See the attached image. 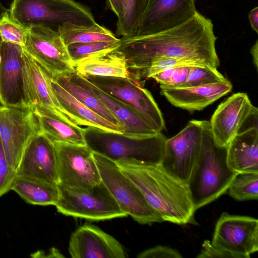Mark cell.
Here are the masks:
<instances>
[{
	"instance_id": "cell-1",
	"label": "cell",
	"mask_w": 258,
	"mask_h": 258,
	"mask_svg": "<svg viewBox=\"0 0 258 258\" xmlns=\"http://www.w3.org/2000/svg\"><path fill=\"white\" fill-rule=\"evenodd\" d=\"M217 37L211 20L198 11L185 23L158 33L120 38L116 50L135 76L161 57L191 60L214 69L220 66Z\"/></svg>"
},
{
	"instance_id": "cell-2",
	"label": "cell",
	"mask_w": 258,
	"mask_h": 258,
	"mask_svg": "<svg viewBox=\"0 0 258 258\" xmlns=\"http://www.w3.org/2000/svg\"><path fill=\"white\" fill-rule=\"evenodd\" d=\"M141 191L150 206L164 221L178 225L197 224L186 184L161 166L117 164Z\"/></svg>"
},
{
	"instance_id": "cell-3",
	"label": "cell",
	"mask_w": 258,
	"mask_h": 258,
	"mask_svg": "<svg viewBox=\"0 0 258 258\" xmlns=\"http://www.w3.org/2000/svg\"><path fill=\"white\" fill-rule=\"evenodd\" d=\"M201 123L200 153L186 183L196 211L227 191L237 173L228 163V147L215 142L209 121Z\"/></svg>"
},
{
	"instance_id": "cell-4",
	"label": "cell",
	"mask_w": 258,
	"mask_h": 258,
	"mask_svg": "<svg viewBox=\"0 0 258 258\" xmlns=\"http://www.w3.org/2000/svg\"><path fill=\"white\" fill-rule=\"evenodd\" d=\"M83 129L86 145L116 164L149 166L160 165L162 162L167 139L161 132L137 136L93 126Z\"/></svg>"
},
{
	"instance_id": "cell-5",
	"label": "cell",
	"mask_w": 258,
	"mask_h": 258,
	"mask_svg": "<svg viewBox=\"0 0 258 258\" xmlns=\"http://www.w3.org/2000/svg\"><path fill=\"white\" fill-rule=\"evenodd\" d=\"M9 15L26 29L44 26L57 31L67 23L85 25L96 23L89 9L74 0H13Z\"/></svg>"
},
{
	"instance_id": "cell-6",
	"label": "cell",
	"mask_w": 258,
	"mask_h": 258,
	"mask_svg": "<svg viewBox=\"0 0 258 258\" xmlns=\"http://www.w3.org/2000/svg\"><path fill=\"white\" fill-rule=\"evenodd\" d=\"M58 198L55 205L63 215L93 221L127 216L103 182L87 189L57 184Z\"/></svg>"
},
{
	"instance_id": "cell-7",
	"label": "cell",
	"mask_w": 258,
	"mask_h": 258,
	"mask_svg": "<svg viewBox=\"0 0 258 258\" xmlns=\"http://www.w3.org/2000/svg\"><path fill=\"white\" fill-rule=\"evenodd\" d=\"M93 154L102 181L124 214L141 224L151 225L164 221L116 163L96 153Z\"/></svg>"
},
{
	"instance_id": "cell-8",
	"label": "cell",
	"mask_w": 258,
	"mask_h": 258,
	"mask_svg": "<svg viewBox=\"0 0 258 258\" xmlns=\"http://www.w3.org/2000/svg\"><path fill=\"white\" fill-rule=\"evenodd\" d=\"M86 79L134 110L153 130L162 132L165 123L151 93L132 77L86 75Z\"/></svg>"
},
{
	"instance_id": "cell-9",
	"label": "cell",
	"mask_w": 258,
	"mask_h": 258,
	"mask_svg": "<svg viewBox=\"0 0 258 258\" xmlns=\"http://www.w3.org/2000/svg\"><path fill=\"white\" fill-rule=\"evenodd\" d=\"M42 133L38 116L26 106L0 105V138L9 164L17 170L30 142Z\"/></svg>"
},
{
	"instance_id": "cell-10",
	"label": "cell",
	"mask_w": 258,
	"mask_h": 258,
	"mask_svg": "<svg viewBox=\"0 0 258 258\" xmlns=\"http://www.w3.org/2000/svg\"><path fill=\"white\" fill-rule=\"evenodd\" d=\"M57 184L89 189L101 181L93 152L86 145L53 142Z\"/></svg>"
},
{
	"instance_id": "cell-11",
	"label": "cell",
	"mask_w": 258,
	"mask_h": 258,
	"mask_svg": "<svg viewBox=\"0 0 258 258\" xmlns=\"http://www.w3.org/2000/svg\"><path fill=\"white\" fill-rule=\"evenodd\" d=\"M23 48L52 77L75 70L67 46L57 31L44 26L28 29Z\"/></svg>"
},
{
	"instance_id": "cell-12",
	"label": "cell",
	"mask_w": 258,
	"mask_h": 258,
	"mask_svg": "<svg viewBox=\"0 0 258 258\" xmlns=\"http://www.w3.org/2000/svg\"><path fill=\"white\" fill-rule=\"evenodd\" d=\"M201 120L192 119L174 137L167 139L161 166L169 175L186 184L200 153Z\"/></svg>"
},
{
	"instance_id": "cell-13",
	"label": "cell",
	"mask_w": 258,
	"mask_h": 258,
	"mask_svg": "<svg viewBox=\"0 0 258 258\" xmlns=\"http://www.w3.org/2000/svg\"><path fill=\"white\" fill-rule=\"evenodd\" d=\"M212 244L246 255L258 250V220L223 213L216 224Z\"/></svg>"
},
{
	"instance_id": "cell-14",
	"label": "cell",
	"mask_w": 258,
	"mask_h": 258,
	"mask_svg": "<svg viewBox=\"0 0 258 258\" xmlns=\"http://www.w3.org/2000/svg\"><path fill=\"white\" fill-rule=\"evenodd\" d=\"M197 12L195 0H148L136 35L154 34L178 26Z\"/></svg>"
},
{
	"instance_id": "cell-15",
	"label": "cell",
	"mask_w": 258,
	"mask_h": 258,
	"mask_svg": "<svg viewBox=\"0 0 258 258\" xmlns=\"http://www.w3.org/2000/svg\"><path fill=\"white\" fill-rule=\"evenodd\" d=\"M22 73L24 99L26 106L34 110L39 108L50 109L72 121L53 91L51 86L52 76L24 49Z\"/></svg>"
},
{
	"instance_id": "cell-16",
	"label": "cell",
	"mask_w": 258,
	"mask_h": 258,
	"mask_svg": "<svg viewBox=\"0 0 258 258\" xmlns=\"http://www.w3.org/2000/svg\"><path fill=\"white\" fill-rule=\"evenodd\" d=\"M254 107L247 94L241 92L232 94L220 103L209 122L215 142L228 147Z\"/></svg>"
},
{
	"instance_id": "cell-17",
	"label": "cell",
	"mask_w": 258,
	"mask_h": 258,
	"mask_svg": "<svg viewBox=\"0 0 258 258\" xmlns=\"http://www.w3.org/2000/svg\"><path fill=\"white\" fill-rule=\"evenodd\" d=\"M69 252L73 258H124L120 242L95 225L84 224L70 238Z\"/></svg>"
},
{
	"instance_id": "cell-18",
	"label": "cell",
	"mask_w": 258,
	"mask_h": 258,
	"mask_svg": "<svg viewBox=\"0 0 258 258\" xmlns=\"http://www.w3.org/2000/svg\"><path fill=\"white\" fill-rule=\"evenodd\" d=\"M17 174L50 183H58L54 144L41 133L26 148L17 170Z\"/></svg>"
},
{
	"instance_id": "cell-19",
	"label": "cell",
	"mask_w": 258,
	"mask_h": 258,
	"mask_svg": "<svg viewBox=\"0 0 258 258\" xmlns=\"http://www.w3.org/2000/svg\"><path fill=\"white\" fill-rule=\"evenodd\" d=\"M23 46L4 42V56L0 66L1 105H26L23 86Z\"/></svg>"
},
{
	"instance_id": "cell-20",
	"label": "cell",
	"mask_w": 258,
	"mask_h": 258,
	"mask_svg": "<svg viewBox=\"0 0 258 258\" xmlns=\"http://www.w3.org/2000/svg\"><path fill=\"white\" fill-rule=\"evenodd\" d=\"M71 79L95 95L114 116L123 130L131 135H151L155 132L132 108L93 84L76 70L66 73Z\"/></svg>"
},
{
	"instance_id": "cell-21",
	"label": "cell",
	"mask_w": 258,
	"mask_h": 258,
	"mask_svg": "<svg viewBox=\"0 0 258 258\" xmlns=\"http://www.w3.org/2000/svg\"><path fill=\"white\" fill-rule=\"evenodd\" d=\"M232 89L231 82L226 81L186 88L161 89L160 94L173 106L188 111L201 110Z\"/></svg>"
},
{
	"instance_id": "cell-22",
	"label": "cell",
	"mask_w": 258,
	"mask_h": 258,
	"mask_svg": "<svg viewBox=\"0 0 258 258\" xmlns=\"http://www.w3.org/2000/svg\"><path fill=\"white\" fill-rule=\"evenodd\" d=\"M228 163L237 173L258 172V128L238 133L228 146Z\"/></svg>"
},
{
	"instance_id": "cell-23",
	"label": "cell",
	"mask_w": 258,
	"mask_h": 258,
	"mask_svg": "<svg viewBox=\"0 0 258 258\" xmlns=\"http://www.w3.org/2000/svg\"><path fill=\"white\" fill-rule=\"evenodd\" d=\"M51 86L61 107L78 125L93 126L107 131L123 133L121 127L105 119L83 104L52 78Z\"/></svg>"
},
{
	"instance_id": "cell-24",
	"label": "cell",
	"mask_w": 258,
	"mask_h": 258,
	"mask_svg": "<svg viewBox=\"0 0 258 258\" xmlns=\"http://www.w3.org/2000/svg\"><path fill=\"white\" fill-rule=\"evenodd\" d=\"M38 116L43 133L51 142L86 145L84 129L49 109L34 110Z\"/></svg>"
},
{
	"instance_id": "cell-25",
	"label": "cell",
	"mask_w": 258,
	"mask_h": 258,
	"mask_svg": "<svg viewBox=\"0 0 258 258\" xmlns=\"http://www.w3.org/2000/svg\"><path fill=\"white\" fill-rule=\"evenodd\" d=\"M75 65V70L83 76L131 77L124 56L116 49L88 57Z\"/></svg>"
},
{
	"instance_id": "cell-26",
	"label": "cell",
	"mask_w": 258,
	"mask_h": 258,
	"mask_svg": "<svg viewBox=\"0 0 258 258\" xmlns=\"http://www.w3.org/2000/svg\"><path fill=\"white\" fill-rule=\"evenodd\" d=\"M27 203L55 206L58 198L57 184L17 175L11 187Z\"/></svg>"
},
{
	"instance_id": "cell-27",
	"label": "cell",
	"mask_w": 258,
	"mask_h": 258,
	"mask_svg": "<svg viewBox=\"0 0 258 258\" xmlns=\"http://www.w3.org/2000/svg\"><path fill=\"white\" fill-rule=\"evenodd\" d=\"M57 31L67 46L75 43L120 40L111 31L97 23L89 25L67 23L59 26Z\"/></svg>"
},
{
	"instance_id": "cell-28",
	"label": "cell",
	"mask_w": 258,
	"mask_h": 258,
	"mask_svg": "<svg viewBox=\"0 0 258 258\" xmlns=\"http://www.w3.org/2000/svg\"><path fill=\"white\" fill-rule=\"evenodd\" d=\"M52 78L83 104L105 119L120 127L117 119L95 95L66 73L52 77Z\"/></svg>"
},
{
	"instance_id": "cell-29",
	"label": "cell",
	"mask_w": 258,
	"mask_h": 258,
	"mask_svg": "<svg viewBox=\"0 0 258 258\" xmlns=\"http://www.w3.org/2000/svg\"><path fill=\"white\" fill-rule=\"evenodd\" d=\"M148 0H120L121 12L117 17L116 33L121 38L135 36Z\"/></svg>"
},
{
	"instance_id": "cell-30",
	"label": "cell",
	"mask_w": 258,
	"mask_h": 258,
	"mask_svg": "<svg viewBox=\"0 0 258 258\" xmlns=\"http://www.w3.org/2000/svg\"><path fill=\"white\" fill-rule=\"evenodd\" d=\"M227 191L236 201L257 200L258 172L237 173Z\"/></svg>"
},
{
	"instance_id": "cell-31",
	"label": "cell",
	"mask_w": 258,
	"mask_h": 258,
	"mask_svg": "<svg viewBox=\"0 0 258 258\" xmlns=\"http://www.w3.org/2000/svg\"><path fill=\"white\" fill-rule=\"evenodd\" d=\"M119 41L75 43L68 46L67 48L71 59L76 64L88 57L115 49Z\"/></svg>"
},
{
	"instance_id": "cell-32",
	"label": "cell",
	"mask_w": 258,
	"mask_h": 258,
	"mask_svg": "<svg viewBox=\"0 0 258 258\" xmlns=\"http://www.w3.org/2000/svg\"><path fill=\"white\" fill-rule=\"evenodd\" d=\"M227 80L217 69L202 66H191L186 81L176 88L211 84L223 82Z\"/></svg>"
},
{
	"instance_id": "cell-33",
	"label": "cell",
	"mask_w": 258,
	"mask_h": 258,
	"mask_svg": "<svg viewBox=\"0 0 258 258\" xmlns=\"http://www.w3.org/2000/svg\"><path fill=\"white\" fill-rule=\"evenodd\" d=\"M27 34V29L14 21L9 13L0 19V37L3 42L23 46Z\"/></svg>"
},
{
	"instance_id": "cell-34",
	"label": "cell",
	"mask_w": 258,
	"mask_h": 258,
	"mask_svg": "<svg viewBox=\"0 0 258 258\" xmlns=\"http://www.w3.org/2000/svg\"><path fill=\"white\" fill-rule=\"evenodd\" d=\"M182 66L205 67L201 63L191 60L161 57L152 62L149 67L140 71L136 77L139 80L142 77L151 78L152 76L161 71Z\"/></svg>"
},
{
	"instance_id": "cell-35",
	"label": "cell",
	"mask_w": 258,
	"mask_h": 258,
	"mask_svg": "<svg viewBox=\"0 0 258 258\" xmlns=\"http://www.w3.org/2000/svg\"><path fill=\"white\" fill-rule=\"evenodd\" d=\"M17 175V170L7 159L0 138V197L11 190Z\"/></svg>"
},
{
	"instance_id": "cell-36",
	"label": "cell",
	"mask_w": 258,
	"mask_h": 258,
	"mask_svg": "<svg viewBox=\"0 0 258 258\" xmlns=\"http://www.w3.org/2000/svg\"><path fill=\"white\" fill-rule=\"evenodd\" d=\"M197 257L248 258L247 256L243 254L214 246L209 240L204 241L202 244L201 252L197 256Z\"/></svg>"
},
{
	"instance_id": "cell-37",
	"label": "cell",
	"mask_w": 258,
	"mask_h": 258,
	"mask_svg": "<svg viewBox=\"0 0 258 258\" xmlns=\"http://www.w3.org/2000/svg\"><path fill=\"white\" fill-rule=\"evenodd\" d=\"M138 258H181L176 250L164 245H157L139 253Z\"/></svg>"
},
{
	"instance_id": "cell-38",
	"label": "cell",
	"mask_w": 258,
	"mask_h": 258,
	"mask_svg": "<svg viewBox=\"0 0 258 258\" xmlns=\"http://www.w3.org/2000/svg\"><path fill=\"white\" fill-rule=\"evenodd\" d=\"M190 67L182 66L176 68L170 80L164 84L160 85V89L176 88L183 84L188 77Z\"/></svg>"
},
{
	"instance_id": "cell-39",
	"label": "cell",
	"mask_w": 258,
	"mask_h": 258,
	"mask_svg": "<svg viewBox=\"0 0 258 258\" xmlns=\"http://www.w3.org/2000/svg\"><path fill=\"white\" fill-rule=\"evenodd\" d=\"M176 68L167 69L161 71L151 77L160 84H164L170 80L173 75Z\"/></svg>"
},
{
	"instance_id": "cell-40",
	"label": "cell",
	"mask_w": 258,
	"mask_h": 258,
	"mask_svg": "<svg viewBox=\"0 0 258 258\" xmlns=\"http://www.w3.org/2000/svg\"><path fill=\"white\" fill-rule=\"evenodd\" d=\"M251 27L256 33H258V7L251 10L248 15Z\"/></svg>"
},
{
	"instance_id": "cell-41",
	"label": "cell",
	"mask_w": 258,
	"mask_h": 258,
	"mask_svg": "<svg viewBox=\"0 0 258 258\" xmlns=\"http://www.w3.org/2000/svg\"><path fill=\"white\" fill-rule=\"evenodd\" d=\"M110 9L118 17L121 12L120 0H107Z\"/></svg>"
},
{
	"instance_id": "cell-42",
	"label": "cell",
	"mask_w": 258,
	"mask_h": 258,
	"mask_svg": "<svg viewBox=\"0 0 258 258\" xmlns=\"http://www.w3.org/2000/svg\"><path fill=\"white\" fill-rule=\"evenodd\" d=\"M250 53L252 56V62L256 70L258 69V40H256L255 43L250 48Z\"/></svg>"
},
{
	"instance_id": "cell-43",
	"label": "cell",
	"mask_w": 258,
	"mask_h": 258,
	"mask_svg": "<svg viewBox=\"0 0 258 258\" xmlns=\"http://www.w3.org/2000/svg\"><path fill=\"white\" fill-rule=\"evenodd\" d=\"M9 13V10L5 8L0 1V19L6 14Z\"/></svg>"
},
{
	"instance_id": "cell-44",
	"label": "cell",
	"mask_w": 258,
	"mask_h": 258,
	"mask_svg": "<svg viewBox=\"0 0 258 258\" xmlns=\"http://www.w3.org/2000/svg\"><path fill=\"white\" fill-rule=\"evenodd\" d=\"M4 56V42L0 37V66L2 62Z\"/></svg>"
}]
</instances>
